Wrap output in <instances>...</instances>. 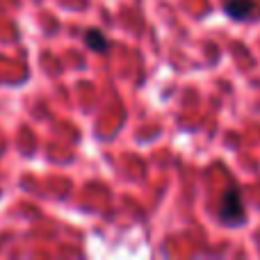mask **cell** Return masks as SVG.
<instances>
[{
  "label": "cell",
  "instance_id": "obj_3",
  "mask_svg": "<svg viewBox=\"0 0 260 260\" xmlns=\"http://www.w3.org/2000/svg\"><path fill=\"white\" fill-rule=\"evenodd\" d=\"M85 44H87V48H91L94 53H108L110 50V41L105 39V35L101 30H96V27L85 32Z\"/></svg>",
  "mask_w": 260,
  "mask_h": 260
},
{
  "label": "cell",
  "instance_id": "obj_2",
  "mask_svg": "<svg viewBox=\"0 0 260 260\" xmlns=\"http://www.w3.org/2000/svg\"><path fill=\"white\" fill-rule=\"evenodd\" d=\"M224 9L231 18H235V21H244V18H249L251 12H253V0H226Z\"/></svg>",
  "mask_w": 260,
  "mask_h": 260
},
{
  "label": "cell",
  "instance_id": "obj_1",
  "mask_svg": "<svg viewBox=\"0 0 260 260\" xmlns=\"http://www.w3.org/2000/svg\"><path fill=\"white\" fill-rule=\"evenodd\" d=\"M219 219L226 226H238L244 221V206H242V197H240L238 187H229L224 192L219 203Z\"/></svg>",
  "mask_w": 260,
  "mask_h": 260
}]
</instances>
